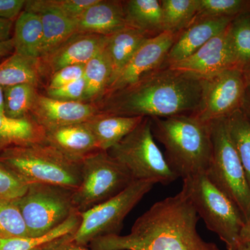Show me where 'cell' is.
Wrapping results in <instances>:
<instances>
[{
  "instance_id": "1",
  "label": "cell",
  "mask_w": 250,
  "mask_h": 250,
  "mask_svg": "<svg viewBox=\"0 0 250 250\" xmlns=\"http://www.w3.org/2000/svg\"><path fill=\"white\" fill-rule=\"evenodd\" d=\"M199 216L183 190L154 205L136 220L129 234L91 242L93 250H219L202 239Z\"/></svg>"
},
{
  "instance_id": "2",
  "label": "cell",
  "mask_w": 250,
  "mask_h": 250,
  "mask_svg": "<svg viewBox=\"0 0 250 250\" xmlns=\"http://www.w3.org/2000/svg\"><path fill=\"white\" fill-rule=\"evenodd\" d=\"M202 90L203 79L163 65L104 99L100 113L149 118L194 115Z\"/></svg>"
},
{
  "instance_id": "3",
  "label": "cell",
  "mask_w": 250,
  "mask_h": 250,
  "mask_svg": "<svg viewBox=\"0 0 250 250\" xmlns=\"http://www.w3.org/2000/svg\"><path fill=\"white\" fill-rule=\"evenodd\" d=\"M150 119L153 136L165 148L164 156L178 178L207 173L212 157L208 123L192 115Z\"/></svg>"
},
{
  "instance_id": "4",
  "label": "cell",
  "mask_w": 250,
  "mask_h": 250,
  "mask_svg": "<svg viewBox=\"0 0 250 250\" xmlns=\"http://www.w3.org/2000/svg\"><path fill=\"white\" fill-rule=\"evenodd\" d=\"M82 161L71 159L45 141L0 152V163L27 185L47 184L73 190L80 185Z\"/></svg>"
},
{
  "instance_id": "5",
  "label": "cell",
  "mask_w": 250,
  "mask_h": 250,
  "mask_svg": "<svg viewBox=\"0 0 250 250\" xmlns=\"http://www.w3.org/2000/svg\"><path fill=\"white\" fill-rule=\"evenodd\" d=\"M182 190L207 228L218 235L228 250H238L246 220L232 200L206 174L183 179Z\"/></svg>"
},
{
  "instance_id": "6",
  "label": "cell",
  "mask_w": 250,
  "mask_h": 250,
  "mask_svg": "<svg viewBox=\"0 0 250 250\" xmlns=\"http://www.w3.org/2000/svg\"><path fill=\"white\" fill-rule=\"evenodd\" d=\"M208 124L212 157L206 174L212 183L232 200L246 223L250 218V187L229 134L226 118Z\"/></svg>"
},
{
  "instance_id": "7",
  "label": "cell",
  "mask_w": 250,
  "mask_h": 250,
  "mask_svg": "<svg viewBox=\"0 0 250 250\" xmlns=\"http://www.w3.org/2000/svg\"><path fill=\"white\" fill-rule=\"evenodd\" d=\"M108 153L126 167L134 181L167 185L178 179L156 143L150 118H145Z\"/></svg>"
},
{
  "instance_id": "8",
  "label": "cell",
  "mask_w": 250,
  "mask_h": 250,
  "mask_svg": "<svg viewBox=\"0 0 250 250\" xmlns=\"http://www.w3.org/2000/svg\"><path fill=\"white\" fill-rule=\"evenodd\" d=\"M133 181L126 167L108 152L93 153L82 161L80 185L72 192L74 206L83 213L116 196Z\"/></svg>"
},
{
  "instance_id": "9",
  "label": "cell",
  "mask_w": 250,
  "mask_h": 250,
  "mask_svg": "<svg viewBox=\"0 0 250 250\" xmlns=\"http://www.w3.org/2000/svg\"><path fill=\"white\" fill-rule=\"evenodd\" d=\"M155 184L151 181H133L116 196L80 213V226L70 239L83 246L100 237L119 234L125 218Z\"/></svg>"
},
{
  "instance_id": "10",
  "label": "cell",
  "mask_w": 250,
  "mask_h": 250,
  "mask_svg": "<svg viewBox=\"0 0 250 250\" xmlns=\"http://www.w3.org/2000/svg\"><path fill=\"white\" fill-rule=\"evenodd\" d=\"M73 190L47 184L28 185L24 195L15 200L24 219L29 236H42L70 218L77 210Z\"/></svg>"
},
{
  "instance_id": "11",
  "label": "cell",
  "mask_w": 250,
  "mask_h": 250,
  "mask_svg": "<svg viewBox=\"0 0 250 250\" xmlns=\"http://www.w3.org/2000/svg\"><path fill=\"white\" fill-rule=\"evenodd\" d=\"M246 87L243 70L238 67L203 79L201 103L192 116L204 123L228 118L241 108Z\"/></svg>"
},
{
  "instance_id": "12",
  "label": "cell",
  "mask_w": 250,
  "mask_h": 250,
  "mask_svg": "<svg viewBox=\"0 0 250 250\" xmlns=\"http://www.w3.org/2000/svg\"><path fill=\"white\" fill-rule=\"evenodd\" d=\"M179 34L164 31L145 41L108 87L102 100L134 84L141 77L165 65L167 54Z\"/></svg>"
},
{
  "instance_id": "13",
  "label": "cell",
  "mask_w": 250,
  "mask_h": 250,
  "mask_svg": "<svg viewBox=\"0 0 250 250\" xmlns=\"http://www.w3.org/2000/svg\"><path fill=\"white\" fill-rule=\"evenodd\" d=\"M169 66L202 79L208 78L228 69L238 67L229 27L190 57Z\"/></svg>"
},
{
  "instance_id": "14",
  "label": "cell",
  "mask_w": 250,
  "mask_h": 250,
  "mask_svg": "<svg viewBox=\"0 0 250 250\" xmlns=\"http://www.w3.org/2000/svg\"><path fill=\"white\" fill-rule=\"evenodd\" d=\"M100 113L96 105L86 102H68L38 93L30 116L45 130L81 124Z\"/></svg>"
},
{
  "instance_id": "15",
  "label": "cell",
  "mask_w": 250,
  "mask_h": 250,
  "mask_svg": "<svg viewBox=\"0 0 250 250\" xmlns=\"http://www.w3.org/2000/svg\"><path fill=\"white\" fill-rule=\"evenodd\" d=\"M108 36L76 33L57 49L40 59L42 73L52 75L62 67L85 65L103 50Z\"/></svg>"
},
{
  "instance_id": "16",
  "label": "cell",
  "mask_w": 250,
  "mask_h": 250,
  "mask_svg": "<svg viewBox=\"0 0 250 250\" xmlns=\"http://www.w3.org/2000/svg\"><path fill=\"white\" fill-rule=\"evenodd\" d=\"M234 18H200L179 33L171 47L165 65H172L195 53L208 41L226 30Z\"/></svg>"
},
{
  "instance_id": "17",
  "label": "cell",
  "mask_w": 250,
  "mask_h": 250,
  "mask_svg": "<svg viewBox=\"0 0 250 250\" xmlns=\"http://www.w3.org/2000/svg\"><path fill=\"white\" fill-rule=\"evenodd\" d=\"M126 27L123 1L97 0L76 20L80 34L109 36Z\"/></svg>"
},
{
  "instance_id": "18",
  "label": "cell",
  "mask_w": 250,
  "mask_h": 250,
  "mask_svg": "<svg viewBox=\"0 0 250 250\" xmlns=\"http://www.w3.org/2000/svg\"><path fill=\"white\" fill-rule=\"evenodd\" d=\"M45 141L79 161L100 151L95 136L85 123L45 130Z\"/></svg>"
},
{
  "instance_id": "19",
  "label": "cell",
  "mask_w": 250,
  "mask_h": 250,
  "mask_svg": "<svg viewBox=\"0 0 250 250\" xmlns=\"http://www.w3.org/2000/svg\"><path fill=\"white\" fill-rule=\"evenodd\" d=\"M144 118L100 113L85 123L95 136L100 151L108 152L141 124Z\"/></svg>"
},
{
  "instance_id": "20",
  "label": "cell",
  "mask_w": 250,
  "mask_h": 250,
  "mask_svg": "<svg viewBox=\"0 0 250 250\" xmlns=\"http://www.w3.org/2000/svg\"><path fill=\"white\" fill-rule=\"evenodd\" d=\"M150 37L152 36L129 27H126L116 34L108 36L104 52L111 65V83L129 62L135 52L145 41Z\"/></svg>"
},
{
  "instance_id": "21",
  "label": "cell",
  "mask_w": 250,
  "mask_h": 250,
  "mask_svg": "<svg viewBox=\"0 0 250 250\" xmlns=\"http://www.w3.org/2000/svg\"><path fill=\"white\" fill-rule=\"evenodd\" d=\"M45 130L31 116L11 118L0 113V150L43 142Z\"/></svg>"
},
{
  "instance_id": "22",
  "label": "cell",
  "mask_w": 250,
  "mask_h": 250,
  "mask_svg": "<svg viewBox=\"0 0 250 250\" xmlns=\"http://www.w3.org/2000/svg\"><path fill=\"white\" fill-rule=\"evenodd\" d=\"M14 52L40 59L43 43V29L40 14L22 11L15 23Z\"/></svg>"
},
{
  "instance_id": "23",
  "label": "cell",
  "mask_w": 250,
  "mask_h": 250,
  "mask_svg": "<svg viewBox=\"0 0 250 250\" xmlns=\"http://www.w3.org/2000/svg\"><path fill=\"white\" fill-rule=\"evenodd\" d=\"M123 6L126 27L151 36L164 32L161 0H129Z\"/></svg>"
},
{
  "instance_id": "24",
  "label": "cell",
  "mask_w": 250,
  "mask_h": 250,
  "mask_svg": "<svg viewBox=\"0 0 250 250\" xmlns=\"http://www.w3.org/2000/svg\"><path fill=\"white\" fill-rule=\"evenodd\" d=\"M42 75L39 59L14 52L0 63V85L3 88L24 83L38 86Z\"/></svg>"
},
{
  "instance_id": "25",
  "label": "cell",
  "mask_w": 250,
  "mask_h": 250,
  "mask_svg": "<svg viewBox=\"0 0 250 250\" xmlns=\"http://www.w3.org/2000/svg\"><path fill=\"white\" fill-rule=\"evenodd\" d=\"M38 14L41 15L43 29L41 59L76 34V21L55 10H43Z\"/></svg>"
},
{
  "instance_id": "26",
  "label": "cell",
  "mask_w": 250,
  "mask_h": 250,
  "mask_svg": "<svg viewBox=\"0 0 250 250\" xmlns=\"http://www.w3.org/2000/svg\"><path fill=\"white\" fill-rule=\"evenodd\" d=\"M83 102L103 100L112 82V70L104 49L85 64Z\"/></svg>"
},
{
  "instance_id": "27",
  "label": "cell",
  "mask_w": 250,
  "mask_h": 250,
  "mask_svg": "<svg viewBox=\"0 0 250 250\" xmlns=\"http://www.w3.org/2000/svg\"><path fill=\"white\" fill-rule=\"evenodd\" d=\"M81 223L79 212L72 214L62 225L49 232L38 237H24L0 240V250H33L41 248L52 242L71 235L76 231Z\"/></svg>"
},
{
  "instance_id": "28",
  "label": "cell",
  "mask_w": 250,
  "mask_h": 250,
  "mask_svg": "<svg viewBox=\"0 0 250 250\" xmlns=\"http://www.w3.org/2000/svg\"><path fill=\"white\" fill-rule=\"evenodd\" d=\"M164 31L179 34L188 27L198 12L199 0H161Z\"/></svg>"
},
{
  "instance_id": "29",
  "label": "cell",
  "mask_w": 250,
  "mask_h": 250,
  "mask_svg": "<svg viewBox=\"0 0 250 250\" xmlns=\"http://www.w3.org/2000/svg\"><path fill=\"white\" fill-rule=\"evenodd\" d=\"M226 121L229 134L250 187V121L241 108L229 115Z\"/></svg>"
},
{
  "instance_id": "30",
  "label": "cell",
  "mask_w": 250,
  "mask_h": 250,
  "mask_svg": "<svg viewBox=\"0 0 250 250\" xmlns=\"http://www.w3.org/2000/svg\"><path fill=\"white\" fill-rule=\"evenodd\" d=\"M229 31L237 66L243 70L250 65V10L233 18Z\"/></svg>"
},
{
  "instance_id": "31",
  "label": "cell",
  "mask_w": 250,
  "mask_h": 250,
  "mask_svg": "<svg viewBox=\"0 0 250 250\" xmlns=\"http://www.w3.org/2000/svg\"><path fill=\"white\" fill-rule=\"evenodd\" d=\"M36 85L24 83L4 88V114L11 118L30 116L38 93Z\"/></svg>"
},
{
  "instance_id": "32",
  "label": "cell",
  "mask_w": 250,
  "mask_h": 250,
  "mask_svg": "<svg viewBox=\"0 0 250 250\" xmlns=\"http://www.w3.org/2000/svg\"><path fill=\"white\" fill-rule=\"evenodd\" d=\"M29 236L27 226L16 201L0 199V240Z\"/></svg>"
},
{
  "instance_id": "33",
  "label": "cell",
  "mask_w": 250,
  "mask_h": 250,
  "mask_svg": "<svg viewBox=\"0 0 250 250\" xmlns=\"http://www.w3.org/2000/svg\"><path fill=\"white\" fill-rule=\"evenodd\" d=\"M97 0H31L26 2L24 11L38 14L43 10H55L76 21Z\"/></svg>"
},
{
  "instance_id": "34",
  "label": "cell",
  "mask_w": 250,
  "mask_h": 250,
  "mask_svg": "<svg viewBox=\"0 0 250 250\" xmlns=\"http://www.w3.org/2000/svg\"><path fill=\"white\" fill-rule=\"evenodd\" d=\"M250 1L243 0H199L195 20L206 18H235L250 11Z\"/></svg>"
},
{
  "instance_id": "35",
  "label": "cell",
  "mask_w": 250,
  "mask_h": 250,
  "mask_svg": "<svg viewBox=\"0 0 250 250\" xmlns=\"http://www.w3.org/2000/svg\"><path fill=\"white\" fill-rule=\"evenodd\" d=\"M28 185L0 163V199L16 200L23 196Z\"/></svg>"
},
{
  "instance_id": "36",
  "label": "cell",
  "mask_w": 250,
  "mask_h": 250,
  "mask_svg": "<svg viewBox=\"0 0 250 250\" xmlns=\"http://www.w3.org/2000/svg\"><path fill=\"white\" fill-rule=\"evenodd\" d=\"M85 84L84 79L72 82L69 84L56 88H47V96L68 102H83Z\"/></svg>"
},
{
  "instance_id": "37",
  "label": "cell",
  "mask_w": 250,
  "mask_h": 250,
  "mask_svg": "<svg viewBox=\"0 0 250 250\" xmlns=\"http://www.w3.org/2000/svg\"><path fill=\"white\" fill-rule=\"evenodd\" d=\"M84 67L85 65H73L62 67L51 75L47 88H59L83 78Z\"/></svg>"
},
{
  "instance_id": "38",
  "label": "cell",
  "mask_w": 250,
  "mask_h": 250,
  "mask_svg": "<svg viewBox=\"0 0 250 250\" xmlns=\"http://www.w3.org/2000/svg\"><path fill=\"white\" fill-rule=\"evenodd\" d=\"M24 0H0V18L14 21L24 9Z\"/></svg>"
},
{
  "instance_id": "39",
  "label": "cell",
  "mask_w": 250,
  "mask_h": 250,
  "mask_svg": "<svg viewBox=\"0 0 250 250\" xmlns=\"http://www.w3.org/2000/svg\"><path fill=\"white\" fill-rule=\"evenodd\" d=\"M69 236L49 243L45 246V250H88L83 246L77 244L71 241Z\"/></svg>"
},
{
  "instance_id": "40",
  "label": "cell",
  "mask_w": 250,
  "mask_h": 250,
  "mask_svg": "<svg viewBox=\"0 0 250 250\" xmlns=\"http://www.w3.org/2000/svg\"><path fill=\"white\" fill-rule=\"evenodd\" d=\"M13 27V21L0 18V41L9 40L11 39V29Z\"/></svg>"
},
{
  "instance_id": "41",
  "label": "cell",
  "mask_w": 250,
  "mask_h": 250,
  "mask_svg": "<svg viewBox=\"0 0 250 250\" xmlns=\"http://www.w3.org/2000/svg\"><path fill=\"white\" fill-rule=\"evenodd\" d=\"M241 109L250 121V85L246 87Z\"/></svg>"
},
{
  "instance_id": "42",
  "label": "cell",
  "mask_w": 250,
  "mask_h": 250,
  "mask_svg": "<svg viewBox=\"0 0 250 250\" xmlns=\"http://www.w3.org/2000/svg\"><path fill=\"white\" fill-rule=\"evenodd\" d=\"M14 50V41L12 38L9 40L0 41V57L8 55Z\"/></svg>"
},
{
  "instance_id": "43",
  "label": "cell",
  "mask_w": 250,
  "mask_h": 250,
  "mask_svg": "<svg viewBox=\"0 0 250 250\" xmlns=\"http://www.w3.org/2000/svg\"><path fill=\"white\" fill-rule=\"evenodd\" d=\"M241 243H250V218L245 225L241 233Z\"/></svg>"
},
{
  "instance_id": "44",
  "label": "cell",
  "mask_w": 250,
  "mask_h": 250,
  "mask_svg": "<svg viewBox=\"0 0 250 250\" xmlns=\"http://www.w3.org/2000/svg\"><path fill=\"white\" fill-rule=\"evenodd\" d=\"M0 113L4 114V88L0 85Z\"/></svg>"
},
{
  "instance_id": "45",
  "label": "cell",
  "mask_w": 250,
  "mask_h": 250,
  "mask_svg": "<svg viewBox=\"0 0 250 250\" xmlns=\"http://www.w3.org/2000/svg\"><path fill=\"white\" fill-rule=\"evenodd\" d=\"M247 86L250 85V65L243 70Z\"/></svg>"
},
{
  "instance_id": "46",
  "label": "cell",
  "mask_w": 250,
  "mask_h": 250,
  "mask_svg": "<svg viewBox=\"0 0 250 250\" xmlns=\"http://www.w3.org/2000/svg\"><path fill=\"white\" fill-rule=\"evenodd\" d=\"M237 250H250V243H243Z\"/></svg>"
},
{
  "instance_id": "47",
  "label": "cell",
  "mask_w": 250,
  "mask_h": 250,
  "mask_svg": "<svg viewBox=\"0 0 250 250\" xmlns=\"http://www.w3.org/2000/svg\"><path fill=\"white\" fill-rule=\"evenodd\" d=\"M33 250H45V246L41 247V248H37V249Z\"/></svg>"
}]
</instances>
